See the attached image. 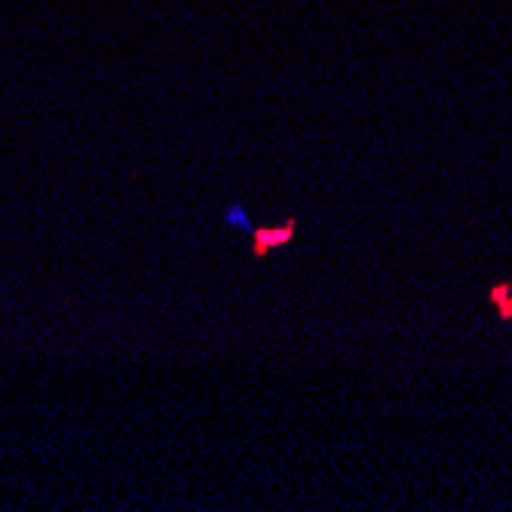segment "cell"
Returning a JSON list of instances; mask_svg holds the SVG:
<instances>
[{"label":"cell","instance_id":"cell-1","mask_svg":"<svg viewBox=\"0 0 512 512\" xmlns=\"http://www.w3.org/2000/svg\"><path fill=\"white\" fill-rule=\"evenodd\" d=\"M295 230H298V218H286L279 224H264V227H255L249 234V249H252V258H270L276 249H283L295 240Z\"/></svg>","mask_w":512,"mask_h":512},{"label":"cell","instance_id":"cell-2","mask_svg":"<svg viewBox=\"0 0 512 512\" xmlns=\"http://www.w3.org/2000/svg\"><path fill=\"white\" fill-rule=\"evenodd\" d=\"M224 224L227 227H237V230H246V234H252V230H255V224L249 221V212H246L243 203H230L224 209Z\"/></svg>","mask_w":512,"mask_h":512},{"label":"cell","instance_id":"cell-3","mask_svg":"<svg viewBox=\"0 0 512 512\" xmlns=\"http://www.w3.org/2000/svg\"><path fill=\"white\" fill-rule=\"evenodd\" d=\"M491 298L500 304V319H509V316H512V298H506V286L494 289V295H491Z\"/></svg>","mask_w":512,"mask_h":512}]
</instances>
